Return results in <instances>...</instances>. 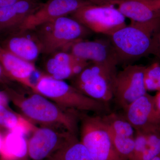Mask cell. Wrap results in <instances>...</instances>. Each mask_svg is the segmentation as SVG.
Returning <instances> with one entry per match:
<instances>
[{"instance_id":"6da1fadb","label":"cell","mask_w":160,"mask_h":160,"mask_svg":"<svg viewBox=\"0 0 160 160\" xmlns=\"http://www.w3.org/2000/svg\"><path fill=\"white\" fill-rule=\"evenodd\" d=\"M15 105L22 112L23 117L32 123L42 126H60L66 131L78 136L79 130L80 112L66 110L37 92L28 96L11 92Z\"/></svg>"},{"instance_id":"7a4b0ae2","label":"cell","mask_w":160,"mask_h":160,"mask_svg":"<svg viewBox=\"0 0 160 160\" xmlns=\"http://www.w3.org/2000/svg\"><path fill=\"white\" fill-rule=\"evenodd\" d=\"M160 31V21L131 23L108 37L117 56L125 66L152 53L154 35Z\"/></svg>"},{"instance_id":"3957f363","label":"cell","mask_w":160,"mask_h":160,"mask_svg":"<svg viewBox=\"0 0 160 160\" xmlns=\"http://www.w3.org/2000/svg\"><path fill=\"white\" fill-rule=\"evenodd\" d=\"M34 85L33 92L42 95L63 109L83 112L108 111L107 104L87 96L63 80L42 75Z\"/></svg>"},{"instance_id":"277c9868","label":"cell","mask_w":160,"mask_h":160,"mask_svg":"<svg viewBox=\"0 0 160 160\" xmlns=\"http://www.w3.org/2000/svg\"><path fill=\"white\" fill-rule=\"evenodd\" d=\"M42 47V53L51 55L68 51L75 42L89 35L90 30L72 18L62 17L34 29Z\"/></svg>"},{"instance_id":"5b68a950","label":"cell","mask_w":160,"mask_h":160,"mask_svg":"<svg viewBox=\"0 0 160 160\" xmlns=\"http://www.w3.org/2000/svg\"><path fill=\"white\" fill-rule=\"evenodd\" d=\"M117 66L89 62L79 74L72 79L71 85L87 96L108 104L114 96Z\"/></svg>"},{"instance_id":"8992f818","label":"cell","mask_w":160,"mask_h":160,"mask_svg":"<svg viewBox=\"0 0 160 160\" xmlns=\"http://www.w3.org/2000/svg\"><path fill=\"white\" fill-rule=\"evenodd\" d=\"M80 141L93 160H124L115 149L110 132L102 116L80 112Z\"/></svg>"},{"instance_id":"52a82bcc","label":"cell","mask_w":160,"mask_h":160,"mask_svg":"<svg viewBox=\"0 0 160 160\" xmlns=\"http://www.w3.org/2000/svg\"><path fill=\"white\" fill-rule=\"evenodd\" d=\"M71 16L90 31L107 37L126 26V18L112 5L87 4L73 12Z\"/></svg>"},{"instance_id":"ba28073f","label":"cell","mask_w":160,"mask_h":160,"mask_svg":"<svg viewBox=\"0 0 160 160\" xmlns=\"http://www.w3.org/2000/svg\"><path fill=\"white\" fill-rule=\"evenodd\" d=\"M146 66L131 65L118 72L113 99L123 109L146 94L144 72Z\"/></svg>"},{"instance_id":"9c48e42d","label":"cell","mask_w":160,"mask_h":160,"mask_svg":"<svg viewBox=\"0 0 160 160\" xmlns=\"http://www.w3.org/2000/svg\"><path fill=\"white\" fill-rule=\"evenodd\" d=\"M89 4L92 3L84 0H49L29 15L15 30H34L43 24L67 16L82 6Z\"/></svg>"},{"instance_id":"30bf717a","label":"cell","mask_w":160,"mask_h":160,"mask_svg":"<svg viewBox=\"0 0 160 160\" xmlns=\"http://www.w3.org/2000/svg\"><path fill=\"white\" fill-rule=\"evenodd\" d=\"M124 116L135 130H148L160 127V112L154 97L146 93L123 109Z\"/></svg>"},{"instance_id":"8fae6325","label":"cell","mask_w":160,"mask_h":160,"mask_svg":"<svg viewBox=\"0 0 160 160\" xmlns=\"http://www.w3.org/2000/svg\"><path fill=\"white\" fill-rule=\"evenodd\" d=\"M70 133L68 131L59 132L52 127H37L28 141L30 159H46L59 149Z\"/></svg>"},{"instance_id":"7c38bea8","label":"cell","mask_w":160,"mask_h":160,"mask_svg":"<svg viewBox=\"0 0 160 160\" xmlns=\"http://www.w3.org/2000/svg\"><path fill=\"white\" fill-rule=\"evenodd\" d=\"M68 52L87 62L118 65L116 53L109 38L93 41L79 40L72 44Z\"/></svg>"},{"instance_id":"4fadbf2b","label":"cell","mask_w":160,"mask_h":160,"mask_svg":"<svg viewBox=\"0 0 160 160\" xmlns=\"http://www.w3.org/2000/svg\"><path fill=\"white\" fill-rule=\"evenodd\" d=\"M1 46L29 62L34 63L42 53V46L34 30H13Z\"/></svg>"},{"instance_id":"5bb4252c","label":"cell","mask_w":160,"mask_h":160,"mask_svg":"<svg viewBox=\"0 0 160 160\" xmlns=\"http://www.w3.org/2000/svg\"><path fill=\"white\" fill-rule=\"evenodd\" d=\"M89 63L69 52L60 51L51 54L46 62V68L49 75L56 79L64 81L73 78Z\"/></svg>"},{"instance_id":"9a60e30c","label":"cell","mask_w":160,"mask_h":160,"mask_svg":"<svg viewBox=\"0 0 160 160\" xmlns=\"http://www.w3.org/2000/svg\"><path fill=\"white\" fill-rule=\"evenodd\" d=\"M118 9L131 23L160 21V0H122L115 4Z\"/></svg>"},{"instance_id":"2e32d148","label":"cell","mask_w":160,"mask_h":160,"mask_svg":"<svg viewBox=\"0 0 160 160\" xmlns=\"http://www.w3.org/2000/svg\"><path fill=\"white\" fill-rule=\"evenodd\" d=\"M0 64L6 76L34 91L31 78L36 71L34 63L18 57L0 45Z\"/></svg>"},{"instance_id":"e0dca14e","label":"cell","mask_w":160,"mask_h":160,"mask_svg":"<svg viewBox=\"0 0 160 160\" xmlns=\"http://www.w3.org/2000/svg\"><path fill=\"white\" fill-rule=\"evenodd\" d=\"M42 5L36 0H21L11 6L0 8V32L17 29Z\"/></svg>"},{"instance_id":"ac0fdd59","label":"cell","mask_w":160,"mask_h":160,"mask_svg":"<svg viewBox=\"0 0 160 160\" xmlns=\"http://www.w3.org/2000/svg\"><path fill=\"white\" fill-rule=\"evenodd\" d=\"M28 141L26 134L19 130L9 131L4 137L0 152L5 160H29Z\"/></svg>"},{"instance_id":"d6986e66","label":"cell","mask_w":160,"mask_h":160,"mask_svg":"<svg viewBox=\"0 0 160 160\" xmlns=\"http://www.w3.org/2000/svg\"><path fill=\"white\" fill-rule=\"evenodd\" d=\"M45 160H93L78 136L70 133L62 146Z\"/></svg>"},{"instance_id":"ffe728a7","label":"cell","mask_w":160,"mask_h":160,"mask_svg":"<svg viewBox=\"0 0 160 160\" xmlns=\"http://www.w3.org/2000/svg\"><path fill=\"white\" fill-rule=\"evenodd\" d=\"M25 117L16 114L7 108L0 105V126L9 131L18 130L22 132L25 134L33 132L37 128Z\"/></svg>"},{"instance_id":"44dd1931","label":"cell","mask_w":160,"mask_h":160,"mask_svg":"<svg viewBox=\"0 0 160 160\" xmlns=\"http://www.w3.org/2000/svg\"><path fill=\"white\" fill-rule=\"evenodd\" d=\"M103 121L112 134L134 138L135 130L124 115L110 113L102 116Z\"/></svg>"},{"instance_id":"7402d4cb","label":"cell","mask_w":160,"mask_h":160,"mask_svg":"<svg viewBox=\"0 0 160 160\" xmlns=\"http://www.w3.org/2000/svg\"><path fill=\"white\" fill-rule=\"evenodd\" d=\"M146 131L147 146L139 160H152L160 153V127Z\"/></svg>"},{"instance_id":"603a6c76","label":"cell","mask_w":160,"mask_h":160,"mask_svg":"<svg viewBox=\"0 0 160 160\" xmlns=\"http://www.w3.org/2000/svg\"><path fill=\"white\" fill-rule=\"evenodd\" d=\"M144 82L147 91H160V62H157L146 66Z\"/></svg>"},{"instance_id":"cb8c5ba5","label":"cell","mask_w":160,"mask_h":160,"mask_svg":"<svg viewBox=\"0 0 160 160\" xmlns=\"http://www.w3.org/2000/svg\"><path fill=\"white\" fill-rule=\"evenodd\" d=\"M148 133L147 131L135 130L134 148L129 160H139L147 146Z\"/></svg>"},{"instance_id":"d4e9b609","label":"cell","mask_w":160,"mask_h":160,"mask_svg":"<svg viewBox=\"0 0 160 160\" xmlns=\"http://www.w3.org/2000/svg\"><path fill=\"white\" fill-rule=\"evenodd\" d=\"M152 54L156 57L160 63V31L153 37Z\"/></svg>"},{"instance_id":"484cf974","label":"cell","mask_w":160,"mask_h":160,"mask_svg":"<svg viewBox=\"0 0 160 160\" xmlns=\"http://www.w3.org/2000/svg\"><path fill=\"white\" fill-rule=\"evenodd\" d=\"M9 103V97L6 92L0 91V105L7 107Z\"/></svg>"},{"instance_id":"4316f807","label":"cell","mask_w":160,"mask_h":160,"mask_svg":"<svg viewBox=\"0 0 160 160\" xmlns=\"http://www.w3.org/2000/svg\"><path fill=\"white\" fill-rule=\"evenodd\" d=\"M21 0H0V8L15 4Z\"/></svg>"},{"instance_id":"83f0119b","label":"cell","mask_w":160,"mask_h":160,"mask_svg":"<svg viewBox=\"0 0 160 160\" xmlns=\"http://www.w3.org/2000/svg\"><path fill=\"white\" fill-rule=\"evenodd\" d=\"M97 5H110L106 0H84Z\"/></svg>"},{"instance_id":"f1b7e54d","label":"cell","mask_w":160,"mask_h":160,"mask_svg":"<svg viewBox=\"0 0 160 160\" xmlns=\"http://www.w3.org/2000/svg\"><path fill=\"white\" fill-rule=\"evenodd\" d=\"M154 99L156 106L160 112V91L158 92L156 95L154 96Z\"/></svg>"},{"instance_id":"f546056e","label":"cell","mask_w":160,"mask_h":160,"mask_svg":"<svg viewBox=\"0 0 160 160\" xmlns=\"http://www.w3.org/2000/svg\"><path fill=\"white\" fill-rule=\"evenodd\" d=\"M5 76H6L5 74V72L3 70L2 67L0 64V81Z\"/></svg>"},{"instance_id":"4dcf8cb0","label":"cell","mask_w":160,"mask_h":160,"mask_svg":"<svg viewBox=\"0 0 160 160\" xmlns=\"http://www.w3.org/2000/svg\"><path fill=\"white\" fill-rule=\"evenodd\" d=\"M106 1H107L110 5L114 6V5H115L116 3L118 2H120V1H122V0H106Z\"/></svg>"},{"instance_id":"1f68e13d","label":"cell","mask_w":160,"mask_h":160,"mask_svg":"<svg viewBox=\"0 0 160 160\" xmlns=\"http://www.w3.org/2000/svg\"><path fill=\"white\" fill-rule=\"evenodd\" d=\"M3 139H4V137L0 132V152L1 151L2 147Z\"/></svg>"},{"instance_id":"d6a6232c","label":"cell","mask_w":160,"mask_h":160,"mask_svg":"<svg viewBox=\"0 0 160 160\" xmlns=\"http://www.w3.org/2000/svg\"><path fill=\"white\" fill-rule=\"evenodd\" d=\"M152 160H160V153Z\"/></svg>"}]
</instances>
